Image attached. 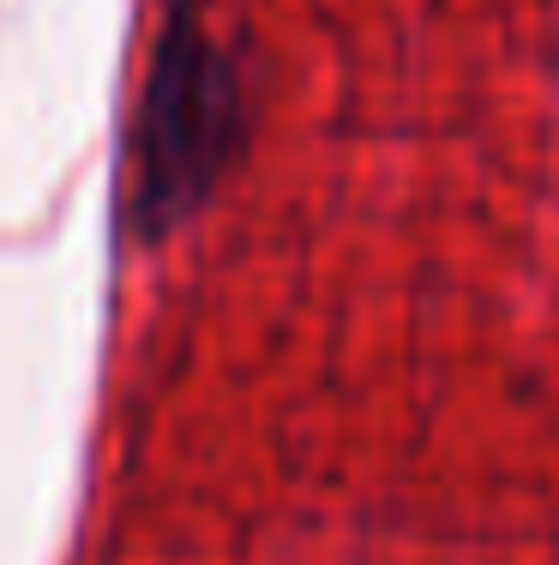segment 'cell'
I'll return each mask as SVG.
<instances>
[{
  "label": "cell",
  "instance_id": "cell-1",
  "mask_svg": "<svg viewBox=\"0 0 559 565\" xmlns=\"http://www.w3.org/2000/svg\"><path fill=\"white\" fill-rule=\"evenodd\" d=\"M241 132V85L235 61L205 31L193 7L169 19L151 61L139 115V169H132V211L144 235H163L193 211V199L223 174Z\"/></svg>",
  "mask_w": 559,
  "mask_h": 565
}]
</instances>
